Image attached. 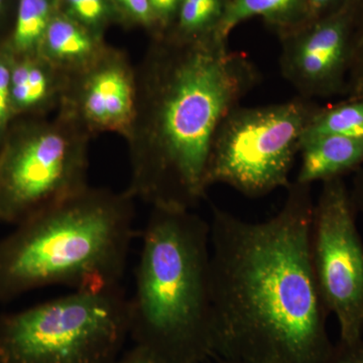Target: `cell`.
<instances>
[{"instance_id":"cell-1","label":"cell","mask_w":363,"mask_h":363,"mask_svg":"<svg viewBox=\"0 0 363 363\" xmlns=\"http://www.w3.org/2000/svg\"><path fill=\"white\" fill-rule=\"evenodd\" d=\"M312 186L294 181L271 218L213 207L210 274L214 357L238 363H327L329 313L310 253Z\"/></svg>"},{"instance_id":"cell-2","label":"cell","mask_w":363,"mask_h":363,"mask_svg":"<svg viewBox=\"0 0 363 363\" xmlns=\"http://www.w3.org/2000/svg\"><path fill=\"white\" fill-rule=\"evenodd\" d=\"M135 117L126 136V192L152 207L192 210L208 190L215 133L262 81L245 52L209 37L154 35L138 67Z\"/></svg>"},{"instance_id":"cell-3","label":"cell","mask_w":363,"mask_h":363,"mask_svg":"<svg viewBox=\"0 0 363 363\" xmlns=\"http://www.w3.org/2000/svg\"><path fill=\"white\" fill-rule=\"evenodd\" d=\"M126 191L88 187L16 224L0 240V302L51 286H121L135 229Z\"/></svg>"},{"instance_id":"cell-4","label":"cell","mask_w":363,"mask_h":363,"mask_svg":"<svg viewBox=\"0 0 363 363\" xmlns=\"http://www.w3.org/2000/svg\"><path fill=\"white\" fill-rule=\"evenodd\" d=\"M130 337L169 363L214 357L210 223L192 210L152 207L143 234Z\"/></svg>"},{"instance_id":"cell-5","label":"cell","mask_w":363,"mask_h":363,"mask_svg":"<svg viewBox=\"0 0 363 363\" xmlns=\"http://www.w3.org/2000/svg\"><path fill=\"white\" fill-rule=\"evenodd\" d=\"M128 337L121 286L76 290L0 316V363H116Z\"/></svg>"},{"instance_id":"cell-6","label":"cell","mask_w":363,"mask_h":363,"mask_svg":"<svg viewBox=\"0 0 363 363\" xmlns=\"http://www.w3.org/2000/svg\"><path fill=\"white\" fill-rule=\"evenodd\" d=\"M91 138L59 113L13 123L0 145V221L16 225L89 187Z\"/></svg>"},{"instance_id":"cell-7","label":"cell","mask_w":363,"mask_h":363,"mask_svg":"<svg viewBox=\"0 0 363 363\" xmlns=\"http://www.w3.org/2000/svg\"><path fill=\"white\" fill-rule=\"evenodd\" d=\"M319 107L301 96L264 106L235 107L215 133L208 187L221 184L248 198L288 188L306 130Z\"/></svg>"},{"instance_id":"cell-8","label":"cell","mask_w":363,"mask_h":363,"mask_svg":"<svg viewBox=\"0 0 363 363\" xmlns=\"http://www.w3.org/2000/svg\"><path fill=\"white\" fill-rule=\"evenodd\" d=\"M343 178L322 183L314 201L310 253L318 290L337 320L339 341L363 338V241Z\"/></svg>"},{"instance_id":"cell-9","label":"cell","mask_w":363,"mask_h":363,"mask_svg":"<svg viewBox=\"0 0 363 363\" xmlns=\"http://www.w3.org/2000/svg\"><path fill=\"white\" fill-rule=\"evenodd\" d=\"M357 1L281 37V76L301 97L345 94Z\"/></svg>"},{"instance_id":"cell-10","label":"cell","mask_w":363,"mask_h":363,"mask_svg":"<svg viewBox=\"0 0 363 363\" xmlns=\"http://www.w3.org/2000/svg\"><path fill=\"white\" fill-rule=\"evenodd\" d=\"M135 67L121 50L107 45L92 63L65 75L57 113L88 135L125 138L135 117Z\"/></svg>"},{"instance_id":"cell-11","label":"cell","mask_w":363,"mask_h":363,"mask_svg":"<svg viewBox=\"0 0 363 363\" xmlns=\"http://www.w3.org/2000/svg\"><path fill=\"white\" fill-rule=\"evenodd\" d=\"M65 74L39 55L14 57L11 63V104L18 116H44L58 108Z\"/></svg>"},{"instance_id":"cell-12","label":"cell","mask_w":363,"mask_h":363,"mask_svg":"<svg viewBox=\"0 0 363 363\" xmlns=\"http://www.w3.org/2000/svg\"><path fill=\"white\" fill-rule=\"evenodd\" d=\"M106 47L104 38L95 35L57 9L38 55L67 75L89 65Z\"/></svg>"},{"instance_id":"cell-13","label":"cell","mask_w":363,"mask_h":363,"mask_svg":"<svg viewBox=\"0 0 363 363\" xmlns=\"http://www.w3.org/2000/svg\"><path fill=\"white\" fill-rule=\"evenodd\" d=\"M296 182L312 186L358 171L363 164V138L317 135L305 138Z\"/></svg>"},{"instance_id":"cell-14","label":"cell","mask_w":363,"mask_h":363,"mask_svg":"<svg viewBox=\"0 0 363 363\" xmlns=\"http://www.w3.org/2000/svg\"><path fill=\"white\" fill-rule=\"evenodd\" d=\"M253 18H264L283 37L307 23L306 0H229L214 35L227 42L236 26Z\"/></svg>"},{"instance_id":"cell-15","label":"cell","mask_w":363,"mask_h":363,"mask_svg":"<svg viewBox=\"0 0 363 363\" xmlns=\"http://www.w3.org/2000/svg\"><path fill=\"white\" fill-rule=\"evenodd\" d=\"M57 9V0H16L13 30L4 42L14 57L38 54Z\"/></svg>"},{"instance_id":"cell-16","label":"cell","mask_w":363,"mask_h":363,"mask_svg":"<svg viewBox=\"0 0 363 363\" xmlns=\"http://www.w3.org/2000/svg\"><path fill=\"white\" fill-rule=\"evenodd\" d=\"M317 135L363 138V98L320 106L306 130L304 140Z\"/></svg>"},{"instance_id":"cell-17","label":"cell","mask_w":363,"mask_h":363,"mask_svg":"<svg viewBox=\"0 0 363 363\" xmlns=\"http://www.w3.org/2000/svg\"><path fill=\"white\" fill-rule=\"evenodd\" d=\"M229 0H181L175 25L169 32L185 39L214 35Z\"/></svg>"},{"instance_id":"cell-18","label":"cell","mask_w":363,"mask_h":363,"mask_svg":"<svg viewBox=\"0 0 363 363\" xmlns=\"http://www.w3.org/2000/svg\"><path fill=\"white\" fill-rule=\"evenodd\" d=\"M57 6L60 11L102 38L111 23L121 21L111 0H57Z\"/></svg>"},{"instance_id":"cell-19","label":"cell","mask_w":363,"mask_h":363,"mask_svg":"<svg viewBox=\"0 0 363 363\" xmlns=\"http://www.w3.org/2000/svg\"><path fill=\"white\" fill-rule=\"evenodd\" d=\"M13 55L0 44V145L14 121L11 104V72Z\"/></svg>"},{"instance_id":"cell-20","label":"cell","mask_w":363,"mask_h":363,"mask_svg":"<svg viewBox=\"0 0 363 363\" xmlns=\"http://www.w3.org/2000/svg\"><path fill=\"white\" fill-rule=\"evenodd\" d=\"M357 28L353 25L352 50L345 95L347 99L363 98V21Z\"/></svg>"},{"instance_id":"cell-21","label":"cell","mask_w":363,"mask_h":363,"mask_svg":"<svg viewBox=\"0 0 363 363\" xmlns=\"http://www.w3.org/2000/svg\"><path fill=\"white\" fill-rule=\"evenodd\" d=\"M121 21L143 26L155 32V20L150 0H111Z\"/></svg>"},{"instance_id":"cell-22","label":"cell","mask_w":363,"mask_h":363,"mask_svg":"<svg viewBox=\"0 0 363 363\" xmlns=\"http://www.w3.org/2000/svg\"><path fill=\"white\" fill-rule=\"evenodd\" d=\"M181 0H150L155 20L154 35L169 32L175 25Z\"/></svg>"},{"instance_id":"cell-23","label":"cell","mask_w":363,"mask_h":363,"mask_svg":"<svg viewBox=\"0 0 363 363\" xmlns=\"http://www.w3.org/2000/svg\"><path fill=\"white\" fill-rule=\"evenodd\" d=\"M327 363H363V338L350 343L339 341Z\"/></svg>"},{"instance_id":"cell-24","label":"cell","mask_w":363,"mask_h":363,"mask_svg":"<svg viewBox=\"0 0 363 363\" xmlns=\"http://www.w3.org/2000/svg\"><path fill=\"white\" fill-rule=\"evenodd\" d=\"M351 1L353 0H306L308 21L335 13Z\"/></svg>"},{"instance_id":"cell-25","label":"cell","mask_w":363,"mask_h":363,"mask_svg":"<svg viewBox=\"0 0 363 363\" xmlns=\"http://www.w3.org/2000/svg\"><path fill=\"white\" fill-rule=\"evenodd\" d=\"M116 363H169L155 353L140 346L135 345L121 354Z\"/></svg>"},{"instance_id":"cell-26","label":"cell","mask_w":363,"mask_h":363,"mask_svg":"<svg viewBox=\"0 0 363 363\" xmlns=\"http://www.w3.org/2000/svg\"><path fill=\"white\" fill-rule=\"evenodd\" d=\"M350 193L357 211L363 215V168L357 171Z\"/></svg>"},{"instance_id":"cell-27","label":"cell","mask_w":363,"mask_h":363,"mask_svg":"<svg viewBox=\"0 0 363 363\" xmlns=\"http://www.w3.org/2000/svg\"><path fill=\"white\" fill-rule=\"evenodd\" d=\"M11 0H0V26L6 20L9 7H11Z\"/></svg>"},{"instance_id":"cell-28","label":"cell","mask_w":363,"mask_h":363,"mask_svg":"<svg viewBox=\"0 0 363 363\" xmlns=\"http://www.w3.org/2000/svg\"><path fill=\"white\" fill-rule=\"evenodd\" d=\"M204 363H238L235 362H231V360L223 359V358L220 357H213L210 358L209 360H207L206 362Z\"/></svg>"}]
</instances>
